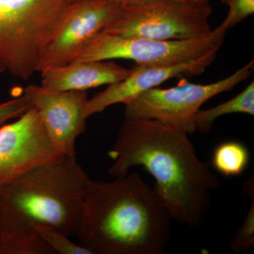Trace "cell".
<instances>
[{"mask_svg": "<svg viewBox=\"0 0 254 254\" xmlns=\"http://www.w3.org/2000/svg\"><path fill=\"white\" fill-rule=\"evenodd\" d=\"M131 70L113 62L74 61L41 71V86L53 91H87L118 83Z\"/></svg>", "mask_w": 254, "mask_h": 254, "instance_id": "cell-12", "label": "cell"}, {"mask_svg": "<svg viewBox=\"0 0 254 254\" xmlns=\"http://www.w3.org/2000/svg\"><path fill=\"white\" fill-rule=\"evenodd\" d=\"M90 181L76 157L63 155L28 170L3 189L0 195L32 221L76 237Z\"/></svg>", "mask_w": 254, "mask_h": 254, "instance_id": "cell-3", "label": "cell"}, {"mask_svg": "<svg viewBox=\"0 0 254 254\" xmlns=\"http://www.w3.org/2000/svg\"><path fill=\"white\" fill-rule=\"evenodd\" d=\"M172 217L137 172L111 182L90 181L79 229V245L92 254H162Z\"/></svg>", "mask_w": 254, "mask_h": 254, "instance_id": "cell-2", "label": "cell"}, {"mask_svg": "<svg viewBox=\"0 0 254 254\" xmlns=\"http://www.w3.org/2000/svg\"><path fill=\"white\" fill-rule=\"evenodd\" d=\"M5 71H6V68H5L4 64L0 63V73L4 72Z\"/></svg>", "mask_w": 254, "mask_h": 254, "instance_id": "cell-21", "label": "cell"}, {"mask_svg": "<svg viewBox=\"0 0 254 254\" xmlns=\"http://www.w3.org/2000/svg\"><path fill=\"white\" fill-rule=\"evenodd\" d=\"M31 108L27 98L23 95L19 98L0 103V125L11 119L19 118Z\"/></svg>", "mask_w": 254, "mask_h": 254, "instance_id": "cell-19", "label": "cell"}, {"mask_svg": "<svg viewBox=\"0 0 254 254\" xmlns=\"http://www.w3.org/2000/svg\"><path fill=\"white\" fill-rule=\"evenodd\" d=\"M123 5L113 0H76L64 15L37 71L73 62L83 48L113 23Z\"/></svg>", "mask_w": 254, "mask_h": 254, "instance_id": "cell-8", "label": "cell"}, {"mask_svg": "<svg viewBox=\"0 0 254 254\" xmlns=\"http://www.w3.org/2000/svg\"><path fill=\"white\" fill-rule=\"evenodd\" d=\"M226 33L218 26L201 38L162 41L102 32L83 48L73 62L123 59L143 66L175 65L221 48Z\"/></svg>", "mask_w": 254, "mask_h": 254, "instance_id": "cell-7", "label": "cell"}, {"mask_svg": "<svg viewBox=\"0 0 254 254\" xmlns=\"http://www.w3.org/2000/svg\"><path fill=\"white\" fill-rule=\"evenodd\" d=\"M115 2L123 5H129L139 4V3L146 2V1H153V0H113ZM194 1H200V2H206L208 0H194Z\"/></svg>", "mask_w": 254, "mask_h": 254, "instance_id": "cell-20", "label": "cell"}, {"mask_svg": "<svg viewBox=\"0 0 254 254\" xmlns=\"http://www.w3.org/2000/svg\"><path fill=\"white\" fill-rule=\"evenodd\" d=\"M245 190L247 194L252 197L250 210L241 225L238 232L230 242L234 252L241 253L251 250L254 245V178L251 177L245 183Z\"/></svg>", "mask_w": 254, "mask_h": 254, "instance_id": "cell-17", "label": "cell"}, {"mask_svg": "<svg viewBox=\"0 0 254 254\" xmlns=\"http://www.w3.org/2000/svg\"><path fill=\"white\" fill-rule=\"evenodd\" d=\"M254 60L230 76L209 84L190 83L182 78L176 86L151 88L125 104L126 118L150 119L186 131L195 133L194 118L205 102L250 78Z\"/></svg>", "mask_w": 254, "mask_h": 254, "instance_id": "cell-6", "label": "cell"}, {"mask_svg": "<svg viewBox=\"0 0 254 254\" xmlns=\"http://www.w3.org/2000/svg\"><path fill=\"white\" fill-rule=\"evenodd\" d=\"M228 6V13L220 27L227 31L254 13V0H220Z\"/></svg>", "mask_w": 254, "mask_h": 254, "instance_id": "cell-18", "label": "cell"}, {"mask_svg": "<svg viewBox=\"0 0 254 254\" xmlns=\"http://www.w3.org/2000/svg\"><path fill=\"white\" fill-rule=\"evenodd\" d=\"M189 135L156 120L126 118L108 153L114 161L108 173L116 178L141 167L154 179L153 190L172 219L193 227L203 221L221 182Z\"/></svg>", "mask_w": 254, "mask_h": 254, "instance_id": "cell-1", "label": "cell"}, {"mask_svg": "<svg viewBox=\"0 0 254 254\" xmlns=\"http://www.w3.org/2000/svg\"><path fill=\"white\" fill-rule=\"evenodd\" d=\"M52 143L41 117L31 108L0 128V191L28 170L63 156Z\"/></svg>", "mask_w": 254, "mask_h": 254, "instance_id": "cell-9", "label": "cell"}, {"mask_svg": "<svg viewBox=\"0 0 254 254\" xmlns=\"http://www.w3.org/2000/svg\"><path fill=\"white\" fill-rule=\"evenodd\" d=\"M76 0H0V63L21 79L37 71L60 21Z\"/></svg>", "mask_w": 254, "mask_h": 254, "instance_id": "cell-4", "label": "cell"}, {"mask_svg": "<svg viewBox=\"0 0 254 254\" xmlns=\"http://www.w3.org/2000/svg\"><path fill=\"white\" fill-rule=\"evenodd\" d=\"M254 115V81L232 99L208 110H199L195 115V131L206 133L210 131L217 119L230 114Z\"/></svg>", "mask_w": 254, "mask_h": 254, "instance_id": "cell-14", "label": "cell"}, {"mask_svg": "<svg viewBox=\"0 0 254 254\" xmlns=\"http://www.w3.org/2000/svg\"><path fill=\"white\" fill-rule=\"evenodd\" d=\"M28 215L0 195V254H55Z\"/></svg>", "mask_w": 254, "mask_h": 254, "instance_id": "cell-13", "label": "cell"}, {"mask_svg": "<svg viewBox=\"0 0 254 254\" xmlns=\"http://www.w3.org/2000/svg\"><path fill=\"white\" fill-rule=\"evenodd\" d=\"M220 48L186 63L169 66H143L135 64L131 72L125 79L109 85L104 91L95 95L87 101L86 115L89 118L102 113L107 108L118 103H126L144 92L160 86L165 81L179 76L188 77L204 73L216 58Z\"/></svg>", "mask_w": 254, "mask_h": 254, "instance_id": "cell-11", "label": "cell"}, {"mask_svg": "<svg viewBox=\"0 0 254 254\" xmlns=\"http://www.w3.org/2000/svg\"><path fill=\"white\" fill-rule=\"evenodd\" d=\"M209 1L153 0L124 5L106 33L162 41L201 38L212 31Z\"/></svg>", "mask_w": 254, "mask_h": 254, "instance_id": "cell-5", "label": "cell"}, {"mask_svg": "<svg viewBox=\"0 0 254 254\" xmlns=\"http://www.w3.org/2000/svg\"><path fill=\"white\" fill-rule=\"evenodd\" d=\"M250 161L248 148L236 141L223 142L217 146L212 157V165L225 177L239 176L245 171Z\"/></svg>", "mask_w": 254, "mask_h": 254, "instance_id": "cell-15", "label": "cell"}, {"mask_svg": "<svg viewBox=\"0 0 254 254\" xmlns=\"http://www.w3.org/2000/svg\"><path fill=\"white\" fill-rule=\"evenodd\" d=\"M23 95L38 111L55 148L76 157V139L86 130V91H53L31 84Z\"/></svg>", "mask_w": 254, "mask_h": 254, "instance_id": "cell-10", "label": "cell"}, {"mask_svg": "<svg viewBox=\"0 0 254 254\" xmlns=\"http://www.w3.org/2000/svg\"><path fill=\"white\" fill-rule=\"evenodd\" d=\"M32 225L40 237L54 251L55 254H92L89 250L79 244L71 242L69 237L51 225L37 222H33Z\"/></svg>", "mask_w": 254, "mask_h": 254, "instance_id": "cell-16", "label": "cell"}]
</instances>
